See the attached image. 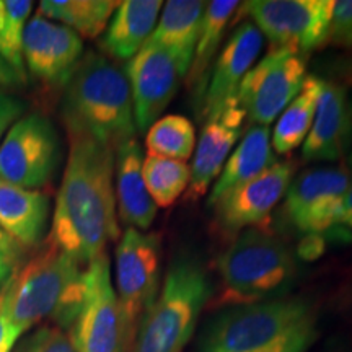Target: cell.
<instances>
[{
	"label": "cell",
	"mask_w": 352,
	"mask_h": 352,
	"mask_svg": "<svg viewBox=\"0 0 352 352\" xmlns=\"http://www.w3.org/2000/svg\"><path fill=\"white\" fill-rule=\"evenodd\" d=\"M120 236L114 148L82 135H69L67 165L47 241L87 266Z\"/></svg>",
	"instance_id": "6da1fadb"
},
{
	"label": "cell",
	"mask_w": 352,
	"mask_h": 352,
	"mask_svg": "<svg viewBox=\"0 0 352 352\" xmlns=\"http://www.w3.org/2000/svg\"><path fill=\"white\" fill-rule=\"evenodd\" d=\"M60 116L69 135L116 151L135 138L134 107L124 70L98 52H87L64 85Z\"/></svg>",
	"instance_id": "7a4b0ae2"
},
{
	"label": "cell",
	"mask_w": 352,
	"mask_h": 352,
	"mask_svg": "<svg viewBox=\"0 0 352 352\" xmlns=\"http://www.w3.org/2000/svg\"><path fill=\"white\" fill-rule=\"evenodd\" d=\"M85 264L46 240L2 289L8 318L23 336L50 320L63 331L70 329L85 296Z\"/></svg>",
	"instance_id": "3957f363"
},
{
	"label": "cell",
	"mask_w": 352,
	"mask_h": 352,
	"mask_svg": "<svg viewBox=\"0 0 352 352\" xmlns=\"http://www.w3.org/2000/svg\"><path fill=\"white\" fill-rule=\"evenodd\" d=\"M222 283L220 303L227 307L283 298L296 284L292 248L261 228H246L217 259Z\"/></svg>",
	"instance_id": "277c9868"
},
{
	"label": "cell",
	"mask_w": 352,
	"mask_h": 352,
	"mask_svg": "<svg viewBox=\"0 0 352 352\" xmlns=\"http://www.w3.org/2000/svg\"><path fill=\"white\" fill-rule=\"evenodd\" d=\"M210 297L212 283L199 259L191 254L176 256L131 352H183Z\"/></svg>",
	"instance_id": "5b68a950"
},
{
	"label": "cell",
	"mask_w": 352,
	"mask_h": 352,
	"mask_svg": "<svg viewBox=\"0 0 352 352\" xmlns=\"http://www.w3.org/2000/svg\"><path fill=\"white\" fill-rule=\"evenodd\" d=\"M314 316V305L302 297L227 307L202 329L197 352H258Z\"/></svg>",
	"instance_id": "8992f818"
},
{
	"label": "cell",
	"mask_w": 352,
	"mask_h": 352,
	"mask_svg": "<svg viewBox=\"0 0 352 352\" xmlns=\"http://www.w3.org/2000/svg\"><path fill=\"white\" fill-rule=\"evenodd\" d=\"M69 333L77 352H131L134 346L118 302L107 253L85 266V296Z\"/></svg>",
	"instance_id": "52a82bcc"
},
{
	"label": "cell",
	"mask_w": 352,
	"mask_h": 352,
	"mask_svg": "<svg viewBox=\"0 0 352 352\" xmlns=\"http://www.w3.org/2000/svg\"><path fill=\"white\" fill-rule=\"evenodd\" d=\"M352 184V173L344 166H314L292 179L285 192L284 212L294 230L303 236H327L340 230L342 202Z\"/></svg>",
	"instance_id": "ba28073f"
},
{
	"label": "cell",
	"mask_w": 352,
	"mask_h": 352,
	"mask_svg": "<svg viewBox=\"0 0 352 352\" xmlns=\"http://www.w3.org/2000/svg\"><path fill=\"white\" fill-rule=\"evenodd\" d=\"M160 236L126 228L114 253V290L132 338L160 292Z\"/></svg>",
	"instance_id": "9c48e42d"
},
{
	"label": "cell",
	"mask_w": 352,
	"mask_h": 352,
	"mask_svg": "<svg viewBox=\"0 0 352 352\" xmlns=\"http://www.w3.org/2000/svg\"><path fill=\"white\" fill-rule=\"evenodd\" d=\"M333 0H252L241 12L274 47L305 56L328 43Z\"/></svg>",
	"instance_id": "30bf717a"
},
{
	"label": "cell",
	"mask_w": 352,
	"mask_h": 352,
	"mask_svg": "<svg viewBox=\"0 0 352 352\" xmlns=\"http://www.w3.org/2000/svg\"><path fill=\"white\" fill-rule=\"evenodd\" d=\"M305 78V56L272 47L246 74L236 100L253 126L270 127L300 94Z\"/></svg>",
	"instance_id": "8fae6325"
},
{
	"label": "cell",
	"mask_w": 352,
	"mask_h": 352,
	"mask_svg": "<svg viewBox=\"0 0 352 352\" xmlns=\"http://www.w3.org/2000/svg\"><path fill=\"white\" fill-rule=\"evenodd\" d=\"M60 144L54 126L43 114H23L0 144V179L26 189L46 186L56 173Z\"/></svg>",
	"instance_id": "7c38bea8"
},
{
	"label": "cell",
	"mask_w": 352,
	"mask_h": 352,
	"mask_svg": "<svg viewBox=\"0 0 352 352\" xmlns=\"http://www.w3.org/2000/svg\"><path fill=\"white\" fill-rule=\"evenodd\" d=\"M294 171L296 166L290 162H276L256 178L227 191L210 206L220 230L236 235L266 222L277 202L287 192Z\"/></svg>",
	"instance_id": "4fadbf2b"
},
{
	"label": "cell",
	"mask_w": 352,
	"mask_h": 352,
	"mask_svg": "<svg viewBox=\"0 0 352 352\" xmlns=\"http://www.w3.org/2000/svg\"><path fill=\"white\" fill-rule=\"evenodd\" d=\"M135 127L147 132L168 108L182 82L175 57L155 43H145L138 54L126 64Z\"/></svg>",
	"instance_id": "5bb4252c"
},
{
	"label": "cell",
	"mask_w": 352,
	"mask_h": 352,
	"mask_svg": "<svg viewBox=\"0 0 352 352\" xmlns=\"http://www.w3.org/2000/svg\"><path fill=\"white\" fill-rule=\"evenodd\" d=\"M263 46L264 36L253 21L246 20L233 30L210 69L197 118L206 120L236 100L241 82L258 60Z\"/></svg>",
	"instance_id": "9a60e30c"
},
{
	"label": "cell",
	"mask_w": 352,
	"mask_h": 352,
	"mask_svg": "<svg viewBox=\"0 0 352 352\" xmlns=\"http://www.w3.org/2000/svg\"><path fill=\"white\" fill-rule=\"evenodd\" d=\"M83 41L67 26L38 13L28 20L23 33V63L39 80L65 85L82 60Z\"/></svg>",
	"instance_id": "2e32d148"
},
{
	"label": "cell",
	"mask_w": 352,
	"mask_h": 352,
	"mask_svg": "<svg viewBox=\"0 0 352 352\" xmlns=\"http://www.w3.org/2000/svg\"><path fill=\"white\" fill-rule=\"evenodd\" d=\"M246 120L239 100L228 103L212 116L206 118L199 142L195 148L192 165L189 166L188 201H196L209 191L214 179L219 178L227 158L239 142L241 127Z\"/></svg>",
	"instance_id": "e0dca14e"
},
{
	"label": "cell",
	"mask_w": 352,
	"mask_h": 352,
	"mask_svg": "<svg viewBox=\"0 0 352 352\" xmlns=\"http://www.w3.org/2000/svg\"><path fill=\"white\" fill-rule=\"evenodd\" d=\"M352 148L349 96L340 83L323 80L315 120L302 147L307 162H340Z\"/></svg>",
	"instance_id": "ac0fdd59"
},
{
	"label": "cell",
	"mask_w": 352,
	"mask_h": 352,
	"mask_svg": "<svg viewBox=\"0 0 352 352\" xmlns=\"http://www.w3.org/2000/svg\"><path fill=\"white\" fill-rule=\"evenodd\" d=\"M144 153L138 139H129L114 151V196L118 217L127 228L147 232L157 215V206L148 195L144 175Z\"/></svg>",
	"instance_id": "d6986e66"
},
{
	"label": "cell",
	"mask_w": 352,
	"mask_h": 352,
	"mask_svg": "<svg viewBox=\"0 0 352 352\" xmlns=\"http://www.w3.org/2000/svg\"><path fill=\"white\" fill-rule=\"evenodd\" d=\"M50 208L46 192L0 179V228L20 248H33L41 241Z\"/></svg>",
	"instance_id": "ffe728a7"
},
{
	"label": "cell",
	"mask_w": 352,
	"mask_h": 352,
	"mask_svg": "<svg viewBox=\"0 0 352 352\" xmlns=\"http://www.w3.org/2000/svg\"><path fill=\"white\" fill-rule=\"evenodd\" d=\"M162 8L160 0L120 2L101 36V51L113 59L131 60L151 38Z\"/></svg>",
	"instance_id": "44dd1931"
},
{
	"label": "cell",
	"mask_w": 352,
	"mask_h": 352,
	"mask_svg": "<svg viewBox=\"0 0 352 352\" xmlns=\"http://www.w3.org/2000/svg\"><path fill=\"white\" fill-rule=\"evenodd\" d=\"M204 8L206 2L201 0H170L162 8L160 20L148 38V43L165 47L175 57L183 78L191 67Z\"/></svg>",
	"instance_id": "7402d4cb"
},
{
	"label": "cell",
	"mask_w": 352,
	"mask_h": 352,
	"mask_svg": "<svg viewBox=\"0 0 352 352\" xmlns=\"http://www.w3.org/2000/svg\"><path fill=\"white\" fill-rule=\"evenodd\" d=\"M236 10H240V3L236 0H214V2L206 3L199 38H197L191 67L186 76L188 87L191 88L192 101H195L196 114L199 113L210 69H212L219 50L222 47L220 44L226 36L227 26Z\"/></svg>",
	"instance_id": "603a6c76"
},
{
	"label": "cell",
	"mask_w": 352,
	"mask_h": 352,
	"mask_svg": "<svg viewBox=\"0 0 352 352\" xmlns=\"http://www.w3.org/2000/svg\"><path fill=\"white\" fill-rule=\"evenodd\" d=\"M271 145V131L267 126H250L235 151L227 158L217 182L209 195V206L220 199L232 188L256 178L276 164Z\"/></svg>",
	"instance_id": "cb8c5ba5"
},
{
	"label": "cell",
	"mask_w": 352,
	"mask_h": 352,
	"mask_svg": "<svg viewBox=\"0 0 352 352\" xmlns=\"http://www.w3.org/2000/svg\"><path fill=\"white\" fill-rule=\"evenodd\" d=\"M321 87H323V78L307 76L300 94L277 118L274 131L271 134L272 151L284 155L296 151L298 145L305 142L315 120Z\"/></svg>",
	"instance_id": "d4e9b609"
},
{
	"label": "cell",
	"mask_w": 352,
	"mask_h": 352,
	"mask_svg": "<svg viewBox=\"0 0 352 352\" xmlns=\"http://www.w3.org/2000/svg\"><path fill=\"white\" fill-rule=\"evenodd\" d=\"M120 2L114 0H43L38 13L67 26L78 36L95 39L104 33Z\"/></svg>",
	"instance_id": "484cf974"
},
{
	"label": "cell",
	"mask_w": 352,
	"mask_h": 352,
	"mask_svg": "<svg viewBox=\"0 0 352 352\" xmlns=\"http://www.w3.org/2000/svg\"><path fill=\"white\" fill-rule=\"evenodd\" d=\"M196 129L183 114H166L157 120L145 134L148 155L184 162L195 152Z\"/></svg>",
	"instance_id": "4316f807"
},
{
	"label": "cell",
	"mask_w": 352,
	"mask_h": 352,
	"mask_svg": "<svg viewBox=\"0 0 352 352\" xmlns=\"http://www.w3.org/2000/svg\"><path fill=\"white\" fill-rule=\"evenodd\" d=\"M142 175L145 186L158 208H170L189 186L188 164L165 157L147 155L144 158Z\"/></svg>",
	"instance_id": "83f0119b"
},
{
	"label": "cell",
	"mask_w": 352,
	"mask_h": 352,
	"mask_svg": "<svg viewBox=\"0 0 352 352\" xmlns=\"http://www.w3.org/2000/svg\"><path fill=\"white\" fill-rule=\"evenodd\" d=\"M32 10L30 0H0V54L23 74V33Z\"/></svg>",
	"instance_id": "f1b7e54d"
},
{
	"label": "cell",
	"mask_w": 352,
	"mask_h": 352,
	"mask_svg": "<svg viewBox=\"0 0 352 352\" xmlns=\"http://www.w3.org/2000/svg\"><path fill=\"white\" fill-rule=\"evenodd\" d=\"M15 352H77L70 338L57 327H43L23 338Z\"/></svg>",
	"instance_id": "f546056e"
},
{
	"label": "cell",
	"mask_w": 352,
	"mask_h": 352,
	"mask_svg": "<svg viewBox=\"0 0 352 352\" xmlns=\"http://www.w3.org/2000/svg\"><path fill=\"white\" fill-rule=\"evenodd\" d=\"M316 338H318V328H316V316H314L258 352H308Z\"/></svg>",
	"instance_id": "4dcf8cb0"
},
{
	"label": "cell",
	"mask_w": 352,
	"mask_h": 352,
	"mask_svg": "<svg viewBox=\"0 0 352 352\" xmlns=\"http://www.w3.org/2000/svg\"><path fill=\"white\" fill-rule=\"evenodd\" d=\"M328 43L334 47L352 50V0H338L333 3Z\"/></svg>",
	"instance_id": "1f68e13d"
},
{
	"label": "cell",
	"mask_w": 352,
	"mask_h": 352,
	"mask_svg": "<svg viewBox=\"0 0 352 352\" xmlns=\"http://www.w3.org/2000/svg\"><path fill=\"white\" fill-rule=\"evenodd\" d=\"M25 109L26 104L23 100L8 91H0V144L13 122L23 116Z\"/></svg>",
	"instance_id": "d6a6232c"
},
{
	"label": "cell",
	"mask_w": 352,
	"mask_h": 352,
	"mask_svg": "<svg viewBox=\"0 0 352 352\" xmlns=\"http://www.w3.org/2000/svg\"><path fill=\"white\" fill-rule=\"evenodd\" d=\"M20 334L8 318L6 297L0 290V352H13L16 341L20 340Z\"/></svg>",
	"instance_id": "836d02e7"
},
{
	"label": "cell",
	"mask_w": 352,
	"mask_h": 352,
	"mask_svg": "<svg viewBox=\"0 0 352 352\" xmlns=\"http://www.w3.org/2000/svg\"><path fill=\"white\" fill-rule=\"evenodd\" d=\"M26 83V74L15 69L8 60L0 54V91H8L21 88Z\"/></svg>",
	"instance_id": "e575fe53"
},
{
	"label": "cell",
	"mask_w": 352,
	"mask_h": 352,
	"mask_svg": "<svg viewBox=\"0 0 352 352\" xmlns=\"http://www.w3.org/2000/svg\"><path fill=\"white\" fill-rule=\"evenodd\" d=\"M340 230L344 232L346 235L352 240V184L344 197V202H342V210H341V217H340Z\"/></svg>",
	"instance_id": "d590c367"
},
{
	"label": "cell",
	"mask_w": 352,
	"mask_h": 352,
	"mask_svg": "<svg viewBox=\"0 0 352 352\" xmlns=\"http://www.w3.org/2000/svg\"><path fill=\"white\" fill-rule=\"evenodd\" d=\"M0 253L6 254V256L8 259H12L13 263L20 258V253H21L20 246L13 243V241L6 235V233L2 232V228H0Z\"/></svg>",
	"instance_id": "8d00e7d4"
},
{
	"label": "cell",
	"mask_w": 352,
	"mask_h": 352,
	"mask_svg": "<svg viewBox=\"0 0 352 352\" xmlns=\"http://www.w3.org/2000/svg\"><path fill=\"white\" fill-rule=\"evenodd\" d=\"M13 276V261L8 259L6 254L0 253V290L6 287V284Z\"/></svg>",
	"instance_id": "74e56055"
},
{
	"label": "cell",
	"mask_w": 352,
	"mask_h": 352,
	"mask_svg": "<svg viewBox=\"0 0 352 352\" xmlns=\"http://www.w3.org/2000/svg\"><path fill=\"white\" fill-rule=\"evenodd\" d=\"M347 170L352 173V148H351V152L347 153Z\"/></svg>",
	"instance_id": "f35d334b"
},
{
	"label": "cell",
	"mask_w": 352,
	"mask_h": 352,
	"mask_svg": "<svg viewBox=\"0 0 352 352\" xmlns=\"http://www.w3.org/2000/svg\"><path fill=\"white\" fill-rule=\"evenodd\" d=\"M347 74H349V76H352V56H351L349 63H347Z\"/></svg>",
	"instance_id": "ab89813d"
},
{
	"label": "cell",
	"mask_w": 352,
	"mask_h": 352,
	"mask_svg": "<svg viewBox=\"0 0 352 352\" xmlns=\"http://www.w3.org/2000/svg\"><path fill=\"white\" fill-rule=\"evenodd\" d=\"M349 96V108H351V114H352V91H351V95H347Z\"/></svg>",
	"instance_id": "60d3db41"
}]
</instances>
